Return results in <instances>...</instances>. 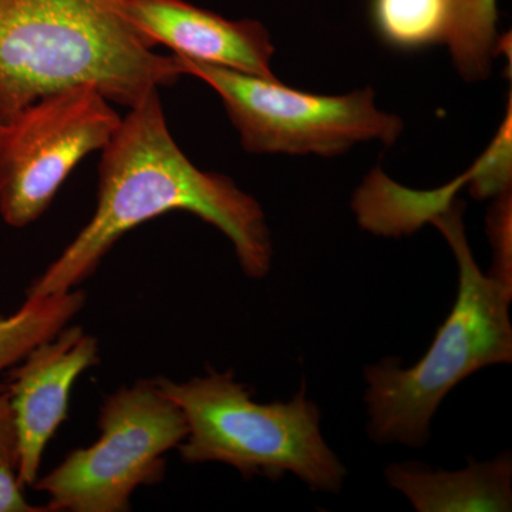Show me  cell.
Listing matches in <instances>:
<instances>
[{
  "label": "cell",
  "instance_id": "6da1fadb",
  "mask_svg": "<svg viewBox=\"0 0 512 512\" xmlns=\"http://www.w3.org/2000/svg\"><path fill=\"white\" fill-rule=\"evenodd\" d=\"M101 151L99 200L92 220L33 282L26 299L40 301L73 291L94 274L123 235L173 211L191 212L220 229L249 278L268 274L272 242L261 205L227 175L191 163L171 136L158 90L130 107Z\"/></svg>",
  "mask_w": 512,
  "mask_h": 512
},
{
  "label": "cell",
  "instance_id": "7a4b0ae2",
  "mask_svg": "<svg viewBox=\"0 0 512 512\" xmlns=\"http://www.w3.org/2000/svg\"><path fill=\"white\" fill-rule=\"evenodd\" d=\"M174 56L148 47L128 0H0V113L5 120L46 94L97 87L128 109L171 86Z\"/></svg>",
  "mask_w": 512,
  "mask_h": 512
},
{
  "label": "cell",
  "instance_id": "3957f363",
  "mask_svg": "<svg viewBox=\"0 0 512 512\" xmlns=\"http://www.w3.org/2000/svg\"><path fill=\"white\" fill-rule=\"evenodd\" d=\"M464 202L454 200L431 224L440 229L456 255L458 293L453 311L437 330L433 345L409 369L386 357L367 367L370 437L380 444L423 447L430 423L444 397L483 367L511 363L512 288L484 275L468 247Z\"/></svg>",
  "mask_w": 512,
  "mask_h": 512
},
{
  "label": "cell",
  "instance_id": "277c9868",
  "mask_svg": "<svg viewBox=\"0 0 512 512\" xmlns=\"http://www.w3.org/2000/svg\"><path fill=\"white\" fill-rule=\"evenodd\" d=\"M181 410L187 436L178 446L185 463H224L245 478L278 481L295 474L312 490L339 493L346 468L323 440L320 413L301 392L288 403L252 402V392L232 370H211L190 382L156 380Z\"/></svg>",
  "mask_w": 512,
  "mask_h": 512
},
{
  "label": "cell",
  "instance_id": "5b68a950",
  "mask_svg": "<svg viewBox=\"0 0 512 512\" xmlns=\"http://www.w3.org/2000/svg\"><path fill=\"white\" fill-rule=\"evenodd\" d=\"M174 57L181 74L197 77L220 96L248 153L336 156L363 141L392 146L403 131L399 117L377 109L372 89L319 96L276 79Z\"/></svg>",
  "mask_w": 512,
  "mask_h": 512
},
{
  "label": "cell",
  "instance_id": "8992f818",
  "mask_svg": "<svg viewBox=\"0 0 512 512\" xmlns=\"http://www.w3.org/2000/svg\"><path fill=\"white\" fill-rule=\"evenodd\" d=\"M101 436L77 448L33 487L49 495V511L121 512L141 485L160 483L164 454L187 436L183 413L158 390L140 380L104 400Z\"/></svg>",
  "mask_w": 512,
  "mask_h": 512
},
{
  "label": "cell",
  "instance_id": "52a82bcc",
  "mask_svg": "<svg viewBox=\"0 0 512 512\" xmlns=\"http://www.w3.org/2000/svg\"><path fill=\"white\" fill-rule=\"evenodd\" d=\"M123 117L90 84L46 94L6 120L0 137V217L23 228L42 217L80 161L101 151Z\"/></svg>",
  "mask_w": 512,
  "mask_h": 512
},
{
  "label": "cell",
  "instance_id": "ba28073f",
  "mask_svg": "<svg viewBox=\"0 0 512 512\" xmlns=\"http://www.w3.org/2000/svg\"><path fill=\"white\" fill-rule=\"evenodd\" d=\"M97 363V339L80 326H64L30 349L10 372L5 393L18 430L22 485L36 483L43 451L67 417L73 384Z\"/></svg>",
  "mask_w": 512,
  "mask_h": 512
},
{
  "label": "cell",
  "instance_id": "9c48e42d",
  "mask_svg": "<svg viewBox=\"0 0 512 512\" xmlns=\"http://www.w3.org/2000/svg\"><path fill=\"white\" fill-rule=\"evenodd\" d=\"M128 19L151 49L174 56L275 79V47L256 20H231L187 0H128Z\"/></svg>",
  "mask_w": 512,
  "mask_h": 512
},
{
  "label": "cell",
  "instance_id": "30bf717a",
  "mask_svg": "<svg viewBox=\"0 0 512 512\" xmlns=\"http://www.w3.org/2000/svg\"><path fill=\"white\" fill-rule=\"evenodd\" d=\"M386 477L420 512L511 511L510 453L488 463H470L456 473L417 463L392 464Z\"/></svg>",
  "mask_w": 512,
  "mask_h": 512
},
{
  "label": "cell",
  "instance_id": "8fae6325",
  "mask_svg": "<svg viewBox=\"0 0 512 512\" xmlns=\"http://www.w3.org/2000/svg\"><path fill=\"white\" fill-rule=\"evenodd\" d=\"M468 178L470 174L440 190L420 192L400 187L380 171H375L357 190L353 210L362 228L373 234L383 237L410 235L446 210L460 185L463 187Z\"/></svg>",
  "mask_w": 512,
  "mask_h": 512
},
{
  "label": "cell",
  "instance_id": "7c38bea8",
  "mask_svg": "<svg viewBox=\"0 0 512 512\" xmlns=\"http://www.w3.org/2000/svg\"><path fill=\"white\" fill-rule=\"evenodd\" d=\"M497 23V0H450L446 43L458 73L467 82L490 74L500 46Z\"/></svg>",
  "mask_w": 512,
  "mask_h": 512
},
{
  "label": "cell",
  "instance_id": "4fadbf2b",
  "mask_svg": "<svg viewBox=\"0 0 512 512\" xmlns=\"http://www.w3.org/2000/svg\"><path fill=\"white\" fill-rule=\"evenodd\" d=\"M84 301V293L73 289L40 301L26 299L18 312L0 316V372L67 326L82 311Z\"/></svg>",
  "mask_w": 512,
  "mask_h": 512
},
{
  "label": "cell",
  "instance_id": "5bb4252c",
  "mask_svg": "<svg viewBox=\"0 0 512 512\" xmlns=\"http://www.w3.org/2000/svg\"><path fill=\"white\" fill-rule=\"evenodd\" d=\"M372 12L380 37L396 49L446 42L450 0H373Z\"/></svg>",
  "mask_w": 512,
  "mask_h": 512
},
{
  "label": "cell",
  "instance_id": "9a60e30c",
  "mask_svg": "<svg viewBox=\"0 0 512 512\" xmlns=\"http://www.w3.org/2000/svg\"><path fill=\"white\" fill-rule=\"evenodd\" d=\"M511 187V107L493 146L473 168L471 194L477 200L495 197Z\"/></svg>",
  "mask_w": 512,
  "mask_h": 512
},
{
  "label": "cell",
  "instance_id": "2e32d148",
  "mask_svg": "<svg viewBox=\"0 0 512 512\" xmlns=\"http://www.w3.org/2000/svg\"><path fill=\"white\" fill-rule=\"evenodd\" d=\"M488 231L494 248V266L490 275L512 288L510 190L498 195L497 204L488 217Z\"/></svg>",
  "mask_w": 512,
  "mask_h": 512
},
{
  "label": "cell",
  "instance_id": "e0dca14e",
  "mask_svg": "<svg viewBox=\"0 0 512 512\" xmlns=\"http://www.w3.org/2000/svg\"><path fill=\"white\" fill-rule=\"evenodd\" d=\"M22 487L16 468L0 464V512L49 511L46 507L29 504L22 493Z\"/></svg>",
  "mask_w": 512,
  "mask_h": 512
},
{
  "label": "cell",
  "instance_id": "ac0fdd59",
  "mask_svg": "<svg viewBox=\"0 0 512 512\" xmlns=\"http://www.w3.org/2000/svg\"><path fill=\"white\" fill-rule=\"evenodd\" d=\"M19 440L15 417L8 394L0 392V464L12 466L18 471Z\"/></svg>",
  "mask_w": 512,
  "mask_h": 512
},
{
  "label": "cell",
  "instance_id": "d6986e66",
  "mask_svg": "<svg viewBox=\"0 0 512 512\" xmlns=\"http://www.w3.org/2000/svg\"><path fill=\"white\" fill-rule=\"evenodd\" d=\"M5 123H6L5 117H3L2 113H0V137H2L3 127H5Z\"/></svg>",
  "mask_w": 512,
  "mask_h": 512
}]
</instances>
